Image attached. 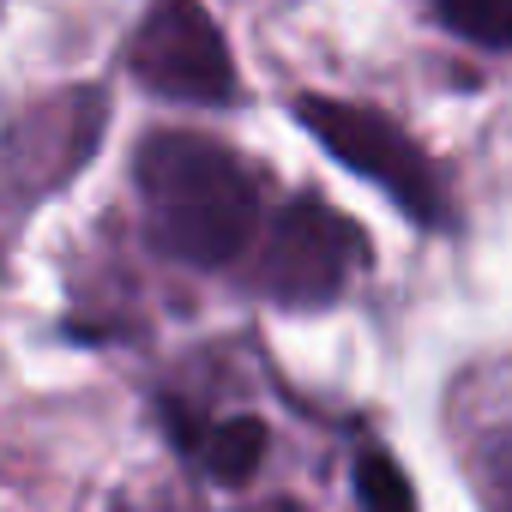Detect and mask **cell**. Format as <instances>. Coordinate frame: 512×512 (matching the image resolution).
Masks as SVG:
<instances>
[{"instance_id": "obj_3", "label": "cell", "mask_w": 512, "mask_h": 512, "mask_svg": "<svg viewBox=\"0 0 512 512\" xmlns=\"http://www.w3.org/2000/svg\"><path fill=\"white\" fill-rule=\"evenodd\" d=\"M127 61L139 73V85H151L157 97H175V103H229L235 97L229 43L199 0H157L145 25L133 31Z\"/></svg>"}, {"instance_id": "obj_6", "label": "cell", "mask_w": 512, "mask_h": 512, "mask_svg": "<svg viewBox=\"0 0 512 512\" xmlns=\"http://www.w3.org/2000/svg\"><path fill=\"white\" fill-rule=\"evenodd\" d=\"M440 19L482 49H506L512 43V0H434Z\"/></svg>"}, {"instance_id": "obj_1", "label": "cell", "mask_w": 512, "mask_h": 512, "mask_svg": "<svg viewBox=\"0 0 512 512\" xmlns=\"http://www.w3.org/2000/svg\"><path fill=\"white\" fill-rule=\"evenodd\" d=\"M139 193L157 247L187 266H229L260 223L253 175L199 133H151L139 151Z\"/></svg>"}, {"instance_id": "obj_9", "label": "cell", "mask_w": 512, "mask_h": 512, "mask_svg": "<svg viewBox=\"0 0 512 512\" xmlns=\"http://www.w3.org/2000/svg\"><path fill=\"white\" fill-rule=\"evenodd\" d=\"M266 512H296V506H266Z\"/></svg>"}, {"instance_id": "obj_5", "label": "cell", "mask_w": 512, "mask_h": 512, "mask_svg": "<svg viewBox=\"0 0 512 512\" xmlns=\"http://www.w3.org/2000/svg\"><path fill=\"white\" fill-rule=\"evenodd\" d=\"M260 458H266V428L253 422V416L217 422V428L205 434V464H211V476H223V482L253 476V470H260Z\"/></svg>"}, {"instance_id": "obj_4", "label": "cell", "mask_w": 512, "mask_h": 512, "mask_svg": "<svg viewBox=\"0 0 512 512\" xmlns=\"http://www.w3.org/2000/svg\"><path fill=\"white\" fill-rule=\"evenodd\" d=\"M362 266V229L320 199H290L272 217L260 284L278 302H332Z\"/></svg>"}, {"instance_id": "obj_2", "label": "cell", "mask_w": 512, "mask_h": 512, "mask_svg": "<svg viewBox=\"0 0 512 512\" xmlns=\"http://www.w3.org/2000/svg\"><path fill=\"white\" fill-rule=\"evenodd\" d=\"M296 115L344 169H356L362 181L386 187L416 223H440L446 217V181H440V169L422 157V145L398 121H386V115H374L362 103H338V97H302Z\"/></svg>"}, {"instance_id": "obj_8", "label": "cell", "mask_w": 512, "mask_h": 512, "mask_svg": "<svg viewBox=\"0 0 512 512\" xmlns=\"http://www.w3.org/2000/svg\"><path fill=\"white\" fill-rule=\"evenodd\" d=\"M506 512H512V476H506Z\"/></svg>"}, {"instance_id": "obj_7", "label": "cell", "mask_w": 512, "mask_h": 512, "mask_svg": "<svg viewBox=\"0 0 512 512\" xmlns=\"http://www.w3.org/2000/svg\"><path fill=\"white\" fill-rule=\"evenodd\" d=\"M356 494H362V512H416V494H410L404 470L380 452H368L356 464Z\"/></svg>"}]
</instances>
